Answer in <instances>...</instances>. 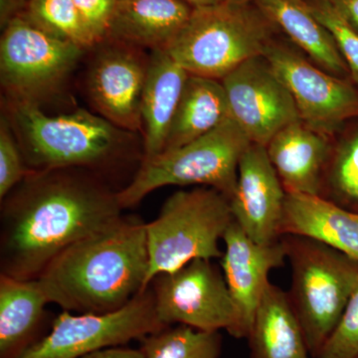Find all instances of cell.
I'll use <instances>...</instances> for the list:
<instances>
[{"label": "cell", "instance_id": "cell-23", "mask_svg": "<svg viewBox=\"0 0 358 358\" xmlns=\"http://www.w3.org/2000/svg\"><path fill=\"white\" fill-rule=\"evenodd\" d=\"M229 117V106L222 82L189 75L164 152L182 147L201 138Z\"/></svg>", "mask_w": 358, "mask_h": 358}, {"label": "cell", "instance_id": "cell-25", "mask_svg": "<svg viewBox=\"0 0 358 358\" xmlns=\"http://www.w3.org/2000/svg\"><path fill=\"white\" fill-rule=\"evenodd\" d=\"M145 358H218L222 350L220 331H203L178 324L141 339Z\"/></svg>", "mask_w": 358, "mask_h": 358}, {"label": "cell", "instance_id": "cell-1", "mask_svg": "<svg viewBox=\"0 0 358 358\" xmlns=\"http://www.w3.org/2000/svg\"><path fill=\"white\" fill-rule=\"evenodd\" d=\"M1 201L0 270L21 280L124 216L117 192L83 169H31Z\"/></svg>", "mask_w": 358, "mask_h": 358}, {"label": "cell", "instance_id": "cell-2", "mask_svg": "<svg viewBox=\"0 0 358 358\" xmlns=\"http://www.w3.org/2000/svg\"><path fill=\"white\" fill-rule=\"evenodd\" d=\"M145 223L122 216L59 254L37 279L49 303L75 313L119 310L148 289Z\"/></svg>", "mask_w": 358, "mask_h": 358}, {"label": "cell", "instance_id": "cell-28", "mask_svg": "<svg viewBox=\"0 0 358 358\" xmlns=\"http://www.w3.org/2000/svg\"><path fill=\"white\" fill-rule=\"evenodd\" d=\"M31 169H28L7 117L0 122V199L3 200Z\"/></svg>", "mask_w": 358, "mask_h": 358}, {"label": "cell", "instance_id": "cell-13", "mask_svg": "<svg viewBox=\"0 0 358 358\" xmlns=\"http://www.w3.org/2000/svg\"><path fill=\"white\" fill-rule=\"evenodd\" d=\"M87 77V92L96 112L129 133L143 129L141 98L148 57L141 48L105 39Z\"/></svg>", "mask_w": 358, "mask_h": 358}, {"label": "cell", "instance_id": "cell-29", "mask_svg": "<svg viewBox=\"0 0 358 358\" xmlns=\"http://www.w3.org/2000/svg\"><path fill=\"white\" fill-rule=\"evenodd\" d=\"M319 358H358V286Z\"/></svg>", "mask_w": 358, "mask_h": 358}, {"label": "cell", "instance_id": "cell-22", "mask_svg": "<svg viewBox=\"0 0 358 358\" xmlns=\"http://www.w3.org/2000/svg\"><path fill=\"white\" fill-rule=\"evenodd\" d=\"M247 339L250 358H308L310 355L288 294L271 282Z\"/></svg>", "mask_w": 358, "mask_h": 358}, {"label": "cell", "instance_id": "cell-8", "mask_svg": "<svg viewBox=\"0 0 358 358\" xmlns=\"http://www.w3.org/2000/svg\"><path fill=\"white\" fill-rule=\"evenodd\" d=\"M84 51L24 14L16 16L0 41V78L8 100L38 103L69 76Z\"/></svg>", "mask_w": 358, "mask_h": 358}, {"label": "cell", "instance_id": "cell-27", "mask_svg": "<svg viewBox=\"0 0 358 358\" xmlns=\"http://www.w3.org/2000/svg\"><path fill=\"white\" fill-rule=\"evenodd\" d=\"M310 10L331 33L348 70L358 87V31L341 15L331 0H306Z\"/></svg>", "mask_w": 358, "mask_h": 358}, {"label": "cell", "instance_id": "cell-14", "mask_svg": "<svg viewBox=\"0 0 358 358\" xmlns=\"http://www.w3.org/2000/svg\"><path fill=\"white\" fill-rule=\"evenodd\" d=\"M222 241L221 270L235 310V322L229 334L235 338H247L270 284L268 275L287 261L286 247L282 238L275 243H257L234 220Z\"/></svg>", "mask_w": 358, "mask_h": 358}, {"label": "cell", "instance_id": "cell-32", "mask_svg": "<svg viewBox=\"0 0 358 358\" xmlns=\"http://www.w3.org/2000/svg\"><path fill=\"white\" fill-rule=\"evenodd\" d=\"M28 0H0V22L4 28L25 10Z\"/></svg>", "mask_w": 358, "mask_h": 358}, {"label": "cell", "instance_id": "cell-9", "mask_svg": "<svg viewBox=\"0 0 358 358\" xmlns=\"http://www.w3.org/2000/svg\"><path fill=\"white\" fill-rule=\"evenodd\" d=\"M159 319L154 294L148 286L124 307L103 313L63 310L51 331L20 358H80L103 348L141 341L166 329Z\"/></svg>", "mask_w": 358, "mask_h": 358}, {"label": "cell", "instance_id": "cell-34", "mask_svg": "<svg viewBox=\"0 0 358 358\" xmlns=\"http://www.w3.org/2000/svg\"><path fill=\"white\" fill-rule=\"evenodd\" d=\"M186 3L189 4L192 8H207V7H214L220 6L227 0H185Z\"/></svg>", "mask_w": 358, "mask_h": 358}, {"label": "cell", "instance_id": "cell-20", "mask_svg": "<svg viewBox=\"0 0 358 358\" xmlns=\"http://www.w3.org/2000/svg\"><path fill=\"white\" fill-rule=\"evenodd\" d=\"M287 40L315 64L334 76L350 79V70L341 57L329 30L315 17L306 0H253Z\"/></svg>", "mask_w": 358, "mask_h": 358}, {"label": "cell", "instance_id": "cell-15", "mask_svg": "<svg viewBox=\"0 0 358 358\" xmlns=\"http://www.w3.org/2000/svg\"><path fill=\"white\" fill-rule=\"evenodd\" d=\"M287 192L264 145L251 143L240 159L230 199L233 220L259 244L280 241Z\"/></svg>", "mask_w": 358, "mask_h": 358}, {"label": "cell", "instance_id": "cell-6", "mask_svg": "<svg viewBox=\"0 0 358 358\" xmlns=\"http://www.w3.org/2000/svg\"><path fill=\"white\" fill-rule=\"evenodd\" d=\"M232 221L230 199L214 188L199 186L174 192L159 216L145 223L148 288L157 275L173 273L197 259L221 258L219 242Z\"/></svg>", "mask_w": 358, "mask_h": 358}, {"label": "cell", "instance_id": "cell-3", "mask_svg": "<svg viewBox=\"0 0 358 358\" xmlns=\"http://www.w3.org/2000/svg\"><path fill=\"white\" fill-rule=\"evenodd\" d=\"M7 119L28 169H109L131 157V133L86 110L50 115L38 103L8 100Z\"/></svg>", "mask_w": 358, "mask_h": 358}, {"label": "cell", "instance_id": "cell-12", "mask_svg": "<svg viewBox=\"0 0 358 358\" xmlns=\"http://www.w3.org/2000/svg\"><path fill=\"white\" fill-rule=\"evenodd\" d=\"M230 117L252 143L266 145L300 120L293 96L264 56L238 66L222 80Z\"/></svg>", "mask_w": 358, "mask_h": 358}, {"label": "cell", "instance_id": "cell-26", "mask_svg": "<svg viewBox=\"0 0 358 358\" xmlns=\"http://www.w3.org/2000/svg\"><path fill=\"white\" fill-rule=\"evenodd\" d=\"M22 14L46 31L84 50L98 44L73 0H28Z\"/></svg>", "mask_w": 358, "mask_h": 358}, {"label": "cell", "instance_id": "cell-16", "mask_svg": "<svg viewBox=\"0 0 358 358\" xmlns=\"http://www.w3.org/2000/svg\"><path fill=\"white\" fill-rule=\"evenodd\" d=\"M334 140L301 120L273 136L266 150L287 193L320 196Z\"/></svg>", "mask_w": 358, "mask_h": 358}, {"label": "cell", "instance_id": "cell-4", "mask_svg": "<svg viewBox=\"0 0 358 358\" xmlns=\"http://www.w3.org/2000/svg\"><path fill=\"white\" fill-rule=\"evenodd\" d=\"M279 34L253 3L193 8L166 51L189 75L222 80L250 59L263 56Z\"/></svg>", "mask_w": 358, "mask_h": 358}, {"label": "cell", "instance_id": "cell-21", "mask_svg": "<svg viewBox=\"0 0 358 358\" xmlns=\"http://www.w3.org/2000/svg\"><path fill=\"white\" fill-rule=\"evenodd\" d=\"M48 303L38 279L0 274V358H20L41 338Z\"/></svg>", "mask_w": 358, "mask_h": 358}, {"label": "cell", "instance_id": "cell-7", "mask_svg": "<svg viewBox=\"0 0 358 358\" xmlns=\"http://www.w3.org/2000/svg\"><path fill=\"white\" fill-rule=\"evenodd\" d=\"M251 143L229 117L187 145L141 159L133 180L117 192L120 203L122 209L129 208L164 186H206L230 199L236 187L240 159Z\"/></svg>", "mask_w": 358, "mask_h": 358}, {"label": "cell", "instance_id": "cell-35", "mask_svg": "<svg viewBox=\"0 0 358 358\" xmlns=\"http://www.w3.org/2000/svg\"><path fill=\"white\" fill-rule=\"evenodd\" d=\"M227 1L233 2V3H249L253 0H227Z\"/></svg>", "mask_w": 358, "mask_h": 358}, {"label": "cell", "instance_id": "cell-11", "mask_svg": "<svg viewBox=\"0 0 358 358\" xmlns=\"http://www.w3.org/2000/svg\"><path fill=\"white\" fill-rule=\"evenodd\" d=\"M155 308L164 326L183 324L203 331H229L235 310L222 271L197 259L150 282Z\"/></svg>", "mask_w": 358, "mask_h": 358}, {"label": "cell", "instance_id": "cell-17", "mask_svg": "<svg viewBox=\"0 0 358 358\" xmlns=\"http://www.w3.org/2000/svg\"><path fill=\"white\" fill-rule=\"evenodd\" d=\"M192 11L185 0H117L106 39L166 50Z\"/></svg>", "mask_w": 358, "mask_h": 358}, {"label": "cell", "instance_id": "cell-5", "mask_svg": "<svg viewBox=\"0 0 358 358\" xmlns=\"http://www.w3.org/2000/svg\"><path fill=\"white\" fill-rule=\"evenodd\" d=\"M291 266L288 298L308 352L319 358L358 286V261L315 240L282 237Z\"/></svg>", "mask_w": 358, "mask_h": 358}, {"label": "cell", "instance_id": "cell-31", "mask_svg": "<svg viewBox=\"0 0 358 358\" xmlns=\"http://www.w3.org/2000/svg\"><path fill=\"white\" fill-rule=\"evenodd\" d=\"M80 358H145V357L141 350L115 346V348H103Z\"/></svg>", "mask_w": 358, "mask_h": 358}, {"label": "cell", "instance_id": "cell-19", "mask_svg": "<svg viewBox=\"0 0 358 358\" xmlns=\"http://www.w3.org/2000/svg\"><path fill=\"white\" fill-rule=\"evenodd\" d=\"M188 76L166 50L152 51L141 98L143 159L164 152Z\"/></svg>", "mask_w": 358, "mask_h": 358}, {"label": "cell", "instance_id": "cell-10", "mask_svg": "<svg viewBox=\"0 0 358 358\" xmlns=\"http://www.w3.org/2000/svg\"><path fill=\"white\" fill-rule=\"evenodd\" d=\"M263 56L293 96L301 121L310 128L336 138L358 119V87L352 79L322 69L278 35Z\"/></svg>", "mask_w": 358, "mask_h": 358}, {"label": "cell", "instance_id": "cell-33", "mask_svg": "<svg viewBox=\"0 0 358 358\" xmlns=\"http://www.w3.org/2000/svg\"><path fill=\"white\" fill-rule=\"evenodd\" d=\"M341 15L358 31V0H331Z\"/></svg>", "mask_w": 358, "mask_h": 358}, {"label": "cell", "instance_id": "cell-18", "mask_svg": "<svg viewBox=\"0 0 358 358\" xmlns=\"http://www.w3.org/2000/svg\"><path fill=\"white\" fill-rule=\"evenodd\" d=\"M282 235L315 240L358 261V213L319 195L287 193Z\"/></svg>", "mask_w": 358, "mask_h": 358}, {"label": "cell", "instance_id": "cell-24", "mask_svg": "<svg viewBox=\"0 0 358 358\" xmlns=\"http://www.w3.org/2000/svg\"><path fill=\"white\" fill-rule=\"evenodd\" d=\"M346 127L334 138L320 196L358 213V124Z\"/></svg>", "mask_w": 358, "mask_h": 358}, {"label": "cell", "instance_id": "cell-30", "mask_svg": "<svg viewBox=\"0 0 358 358\" xmlns=\"http://www.w3.org/2000/svg\"><path fill=\"white\" fill-rule=\"evenodd\" d=\"M82 20L101 43L107 37L117 0H73Z\"/></svg>", "mask_w": 358, "mask_h": 358}]
</instances>
